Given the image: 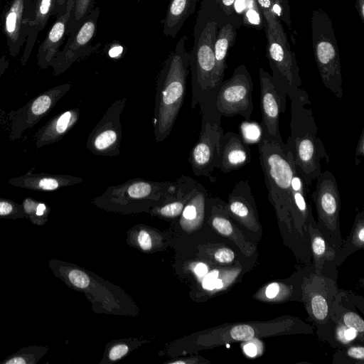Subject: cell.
<instances>
[{
  "label": "cell",
  "mask_w": 364,
  "mask_h": 364,
  "mask_svg": "<svg viewBox=\"0 0 364 364\" xmlns=\"http://www.w3.org/2000/svg\"><path fill=\"white\" fill-rule=\"evenodd\" d=\"M218 26L216 21L198 13L194 26V42L189 63L196 83L203 91L212 90L215 67L214 44Z\"/></svg>",
  "instance_id": "cell-4"
},
{
  "label": "cell",
  "mask_w": 364,
  "mask_h": 364,
  "mask_svg": "<svg viewBox=\"0 0 364 364\" xmlns=\"http://www.w3.org/2000/svg\"><path fill=\"white\" fill-rule=\"evenodd\" d=\"M343 321L345 324L349 327L354 328L355 331L363 332L364 330L363 320L354 313L349 312L344 315Z\"/></svg>",
  "instance_id": "cell-29"
},
{
  "label": "cell",
  "mask_w": 364,
  "mask_h": 364,
  "mask_svg": "<svg viewBox=\"0 0 364 364\" xmlns=\"http://www.w3.org/2000/svg\"><path fill=\"white\" fill-rule=\"evenodd\" d=\"M347 353L350 357L355 358L356 359L362 360L364 358L363 347H352L348 350Z\"/></svg>",
  "instance_id": "cell-37"
},
{
  "label": "cell",
  "mask_w": 364,
  "mask_h": 364,
  "mask_svg": "<svg viewBox=\"0 0 364 364\" xmlns=\"http://www.w3.org/2000/svg\"><path fill=\"white\" fill-rule=\"evenodd\" d=\"M279 291V286L277 283L269 284L266 289V296L268 298H274L277 296Z\"/></svg>",
  "instance_id": "cell-38"
},
{
  "label": "cell",
  "mask_w": 364,
  "mask_h": 364,
  "mask_svg": "<svg viewBox=\"0 0 364 364\" xmlns=\"http://www.w3.org/2000/svg\"><path fill=\"white\" fill-rule=\"evenodd\" d=\"M186 40V35L180 38L159 73L154 122L157 142L164 141L170 134L183 102L190 66Z\"/></svg>",
  "instance_id": "cell-2"
},
{
  "label": "cell",
  "mask_w": 364,
  "mask_h": 364,
  "mask_svg": "<svg viewBox=\"0 0 364 364\" xmlns=\"http://www.w3.org/2000/svg\"><path fill=\"white\" fill-rule=\"evenodd\" d=\"M236 37L233 25L226 23L222 26L216 36L214 44L215 67L212 79V89L218 91L223 82L226 68V58L229 48L232 46Z\"/></svg>",
  "instance_id": "cell-17"
},
{
  "label": "cell",
  "mask_w": 364,
  "mask_h": 364,
  "mask_svg": "<svg viewBox=\"0 0 364 364\" xmlns=\"http://www.w3.org/2000/svg\"><path fill=\"white\" fill-rule=\"evenodd\" d=\"M183 209V203L178 200L164 205L159 211L163 216L173 218L178 215Z\"/></svg>",
  "instance_id": "cell-27"
},
{
  "label": "cell",
  "mask_w": 364,
  "mask_h": 364,
  "mask_svg": "<svg viewBox=\"0 0 364 364\" xmlns=\"http://www.w3.org/2000/svg\"><path fill=\"white\" fill-rule=\"evenodd\" d=\"M344 336L347 340H352L356 336V331L354 328H349L345 331Z\"/></svg>",
  "instance_id": "cell-43"
},
{
  "label": "cell",
  "mask_w": 364,
  "mask_h": 364,
  "mask_svg": "<svg viewBox=\"0 0 364 364\" xmlns=\"http://www.w3.org/2000/svg\"><path fill=\"white\" fill-rule=\"evenodd\" d=\"M136 2L139 3V2H142V1H144L145 0H135Z\"/></svg>",
  "instance_id": "cell-48"
},
{
  "label": "cell",
  "mask_w": 364,
  "mask_h": 364,
  "mask_svg": "<svg viewBox=\"0 0 364 364\" xmlns=\"http://www.w3.org/2000/svg\"><path fill=\"white\" fill-rule=\"evenodd\" d=\"M364 156V129L362 130L355 152V164L359 166L361 160L360 158Z\"/></svg>",
  "instance_id": "cell-33"
},
{
  "label": "cell",
  "mask_w": 364,
  "mask_h": 364,
  "mask_svg": "<svg viewBox=\"0 0 364 364\" xmlns=\"http://www.w3.org/2000/svg\"><path fill=\"white\" fill-rule=\"evenodd\" d=\"M212 224L223 235H229L232 232L233 229L230 222L224 217L215 216L213 218Z\"/></svg>",
  "instance_id": "cell-28"
},
{
  "label": "cell",
  "mask_w": 364,
  "mask_h": 364,
  "mask_svg": "<svg viewBox=\"0 0 364 364\" xmlns=\"http://www.w3.org/2000/svg\"><path fill=\"white\" fill-rule=\"evenodd\" d=\"M215 289H220L223 287V282L221 279H216L215 280Z\"/></svg>",
  "instance_id": "cell-45"
},
{
  "label": "cell",
  "mask_w": 364,
  "mask_h": 364,
  "mask_svg": "<svg viewBox=\"0 0 364 364\" xmlns=\"http://www.w3.org/2000/svg\"><path fill=\"white\" fill-rule=\"evenodd\" d=\"M253 82L247 67L236 68L232 76L220 84L215 98V107L221 116L241 115L249 119L253 111Z\"/></svg>",
  "instance_id": "cell-5"
},
{
  "label": "cell",
  "mask_w": 364,
  "mask_h": 364,
  "mask_svg": "<svg viewBox=\"0 0 364 364\" xmlns=\"http://www.w3.org/2000/svg\"><path fill=\"white\" fill-rule=\"evenodd\" d=\"M251 159L249 145L243 141L239 134L224 133L218 168L221 172L228 173L240 169L250 163Z\"/></svg>",
  "instance_id": "cell-14"
},
{
  "label": "cell",
  "mask_w": 364,
  "mask_h": 364,
  "mask_svg": "<svg viewBox=\"0 0 364 364\" xmlns=\"http://www.w3.org/2000/svg\"><path fill=\"white\" fill-rule=\"evenodd\" d=\"M255 336L254 329L248 325H237L230 330V336L236 341H247Z\"/></svg>",
  "instance_id": "cell-24"
},
{
  "label": "cell",
  "mask_w": 364,
  "mask_h": 364,
  "mask_svg": "<svg viewBox=\"0 0 364 364\" xmlns=\"http://www.w3.org/2000/svg\"><path fill=\"white\" fill-rule=\"evenodd\" d=\"M9 60L5 55L0 57V78L9 66Z\"/></svg>",
  "instance_id": "cell-39"
},
{
  "label": "cell",
  "mask_w": 364,
  "mask_h": 364,
  "mask_svg": "<svg viewBox=\"0 0 364 364\" xmlns=\"http://www.w3.org/2000/svg\"><path fill=\"white\" fill-rule=\"evenodd\" d=\"M358 237L361 241L364 240V228H362L359 232Z\"/></svg>",
  "instance_id": "cell-46"
},
{
  "label": "cell",
  "mask_w": 364,
  "mask_h": 364,
  "mask_svg": "<svg viewBox=\"0 0 364 364\" xmlns=\"http://www.w3.org/2000/svg\"><path fill=\"white\" fill-rule=\"evenodd\" d=\"M95 0H74V6L68 22L67 35L73 34L95 8Z\"/></svg>",
  "instance_id": "cell-20"
},
{
  "label": "cell",
  "mask_w": 364,
  "mask_h": 364,
  "mask_svg": "<svg viewBox=\"0 0 364 364\" xmlns=\"http://www.w3.org/2000/svg\"><path fill=\"white\" fill-rule=\"evenodd\" d=\"M70 282L76 287L85 289L90 284L89 277L82 271L79 269H73L68 273Z\"/></svg>",
  "instance_id": "cell-26"
},
{
  "label": "cell",
  "mask_w": 364,
  "mask_h": 364,
  "mask_svg": "<svg viewBox=\"0 0 364 364\" xmlns=\"http://www.w3.org/2000/svg\"><path fill=\"white\" fill-rule=\"evenodd\" d=\"M311 38L314 55L322 82L338 99H341L343 80L337 41L331 20L321 9L312 14Z\"/></svg>",
  "instance_id": "cell-3"
},
{
  "label": "cell",
  "mask_w": 364,
  "mask_h": 364,
  "mask_svg": "<svg viewBox=\"0 0 364 364\" xmlns=\"http://www.w3.org/2000/svg\"><path fill=\"white\" fill-rule=\"evenodd\" d=\"M25 216L33 223H41L47 219L50 208L47 204L38 201L31 197L26 198L21 203Z\"/></svg>",
  "instance_id": "cell-21"
},
{
  "label": "cell",
  "mask_w": 364,
  "mask_h": 364,
  "mask_svg": "<svg viewBox=\"0 0 364 364\" xmlns=\"http://www.w3.org/2000/svg\"><path fill=\"white\" fill-rule=\"evenodd\" d=\"M355 8L360 19L364 22V0H355Z\"/></svg>",
  "instance_id": "cell-41"
},
{
  "label": "cell",
  "mask_w": 364,
  "mask_h": 364,
  "mask_svg": "<svg viewBox=\"0 0 364 364\" xmlns=\"http://www.w3.org/2000/svg\"><path fill=\"white\" fill-rule=\"evenodd\" d=\"M83 178L65 174L33 173L9 179L8 183L15 187L37 191H54L59 188L79 184Z\"/></svg>",
  "instance_id": "cell-13"
},
{
  "label": "cell",
  "mask_w": 364,
  "mask_h": 364,
  "mask_svg": "<svg viewBox=\"0 0 364 364\" xmlns=\"http://www.w3.org/2000/svg\"><path fill=\"white\" fill-rule=\"evenodd\" d=\"M183 216L188 220H193L197 216V209L195 205L190 204L183 210Z\"/></svg>",
  "instance_id": "cell-36"
},
{
  "label": "cell",
  "mask_w": 364,
  "mask_h": 364,
  "mask_svg": "<svg viewBox=\"0 0 364 364\" xmlns=\"http://www.w3.org/2000/svg\"><path fill=\"white\" fill-rule=\"evenodd\" d=\"M234 252L228 248H222L217 250L215 253V259L221 263H228L233 260Z\"/></svg>",
  "instance_id": "cell-30"
},
{
  "label": "cell",
  "mask_w": 364,
  "mask_h": 364,
  "mask_svg": "<svg viewBox=\"0 0 364 364\" xmlns=\"http://www.w3.org/2000/svg\"><path fill=\"white\" fill-rule=\"evenodd\" d=\"M34 10V0H11L3 16V31L11 57H16L25 45Z\"/></svg>",
  "instance_id": "cell-11"
},
{
  "label": "cell",
  "mask_w": 364,
  "mask_h": 364,
  "mask_svg": "<svg viewBox=\"0 0 364 364\" xmlns=\"http://www.w3.org/2000/svg\"><path fill=\"white\" fill-rule=\"evenodd\" d=\"M80 110L73 108L65 110L51 118L35 134L37 148L52 144L63 139L77 123Z\"/></svg>",
  "instance_id": "cell-15"
},
{
  "label": "cell",
  "mask_w": 364,
  "mask_h": 364,
  "mask_svg": "<svg viewBox=\"0 0 364 364\" xmlns=\"http://www.w3.org/2000/svg\"><path fill=\"white\" fill-rule=\"evenodd\" d=\"M291 100L290 134L284 143L283 151L290 152L297 173L306 186L321 174V160L330 162L325 146L318 136V127L314 120L308 93L301 88L289 97Z\"/></svg>",
  "instance_id": "cell-1"
},
{
  "label": "cell",
  "mask_w": 364,
  "mask_h": 364,
  "mask_svg": "<svg viewBox=\"0 0 364 364\" xmlns=\"http://www.w3.org/2000/svg\"><path fill=\"white\" fill-rule=\"evenodd\" d=\"M127 102V97L116 100L90 132L86 146L92 154L103 156L119 154L122 138L120 116Z\"/></svg>",
  "instance_id": "cell-7"
},
{
  "label": "cell",
  "mask_w": 364,
  "mask_h": 364,
  "mask_svg": "<svg viewBox=\"0 0 364 364\" xmlns=\"http://www.w3.org/2000/svg\"><path fill=\"white\" fill-rule=\"evenodd\" d=\"M223 134L220 122L204 124L199 139L190 152L189 161L195 175L207 176L214 181L211 174L219 168Z\"/></svg>",
  "instance_id": "cell-9"
},
{
  "label": "cell",
  "mask_w": 364,
  "mask_h": 364,
  "mask_svg": "<svg viewBox=\"0 0 364 364\" xmlns=\"http://www.w3.org/2000/svg\"><path fill=\"white\" fill-rule=\"evenodd\" d=\"M129 348L125 344H119L114 346L109 353V358L111 360H116L121 358L128 352Z\"/></svg>",
  "instance_id": "cell-32"
},
{
  "label": "cell",
  "mask_w": 364,
  "mask_h": 364,
  "mask_svg": "<svg viewBox=\"0 0 364 364\" xmlns=\"http://www.w3.org/2000/svg\"><path fill=\"white\" fill-rule=\"evenodd\" d=\"M100 7L95 6L87 16L78 29L70 36L63 50H59L50 63L55 76L65 72L76 60L92 52L90 43L95 36Z\"/></svg>",
  "instance_id": "cell-8"
},
{
  "label": "cell",
  "mask_w": 364,
  "mask_h": 364,
  "mask_svg": "<svg viewBox=\"0 0 364 364\" xmlns=\"http://www.w3.org/2000/svg\"><path fill=\"white\" fill-rule=\"evenodd\" d=\"M200 0H170L163 23L164 36L175 38L186 21L195 12Z\"/></svg>",
  "instance_id": "cell-18"
},
{
  "label": "cell",
  "mask_w": 364,
  "mask_h": 364,
  "mask_svg": "<svg viewBox=\"0 0 364 364\" xmlns=\"http://www.w3.org/2000/svg\"><path fill=\"white\" fill-rule=\"evenodd\" d=\"M56 0H34V10L23 52L21 65H25L33 51L38 34L44 29L49 18L55 12Z\"/></svg>",
  "instance_id": "cell-16"
},
{
  "label": "cell",
  "mask_w": 364,
  "mask_h": 364,
  "mask_svg": "<svg viewBox=\"0 0 364 364\" xmlns=\"http://www.w3.org/2000/svg\"><path fill=\"white\" fill-rule=\"evenodd\" d=\"M70 88V83L50 87L17 110L11 111L9 139L11 141L19 139L26 130L31 129L46 117Z\"/></svg>",
  "instance_id": "cell-6"
},
{
  "label": "cell",
  "mask_w": 364,
  "mask_h": 364,
  "mask_svg": "<svg viewBox=\"0 0 364 364\" xmlns=\"http://www.w3.org/2000/svg\"><path fill=\"white\" fill-rule=\"evenodd\" d=\"M236 0H214V6H218L225 16H230L234 11Z\"/></svg>",
  "instance_id": "cell-31"
},
{
  "label": "cell",
  "mask_w": 364,
  "mask_h": 364,
  "mask_svg": "<svg viewBox=\"0 0 364 364\" xmlns=\"http://www.w3.org/2000/svg\"><path fill=\"white\" fill-rule=\"evenodd\" d=\"M138 242L144 250H149L151 247V238L149 233L145 230H141L138 235Z\"/></svg>",
  "instance_id": "cell-34"
},
{
  "label": "cell",
  "mask_w": 364,
  "mask_h": 364,
  "mask_svg": "<svg viewBox=\"0 0 364 364\" xmlns=\"http://www.w3.org/2000/svg\"><path fill=\"white\" fill-rule=\"evenodd\" d=\"M259 78L262 138L278 144L283 149L284 142L279 131V117L282 112L279 94L272 75L262 68H259Z\"/></svg>",
  "instance_id": "cell-10"
},
{
  "label": "cell",
  "mask_w": 364,
  "mask_h": 364,
  "mask_svg": "<svg viewBox=\"0 0 364 364\" xmlns=\"http://www.w3.org/2000/svg\"><path fill=\"white\" fill-rule=\"evenodd\" d=\"M267 23V43L289 45L287 36L279 22L272 0H257Z\"/></svg>",
  "instance_id": "cell-19"
},
{
  "label": "cell",
  "mask_w": 364,
  "mask_h": 364,
  "mask_svg": "<svg viewBox=\"0 0 364 364\" xmlns=\"http://www.w3.org/2000/svg\"><path fill=\"white\" fill-rule=\"evenodd\" d=\"M24 217L26 216L21 204L7 198H0V218L16 219Z\"/></svg>",
  "instance_id": "cell-23"
},
{
  "label": "cell",
  "mask_w": 364,
  "mask_h": 364,
  "mask_svg": "<svg viewBox=\"0 0 364 364\" xmlns=\"http://www.w3.org/2000/svg\"><path fill=\"white\" fill-rule=\"evenodd\" d=\"M311 308L314 316L320 320L324 319L328 314V305L326 299L321 295H316L311 299Z\"/></svg>",
  "instance_id": "cell-25"
},
{
  "label": "cell",
  "mask_w": 364,
  "mask_h": 364,
  "mask_svg": "<svg viewBox=\"0 0 364 364\" xmlns=\"http://www.w3.org/2000/svg\"><path fill=\"white\" fill-rule=\"evenodd\" d=\"M312 248L314 252L316 255H321L323 254L326 250V244L324 240L320 237H316L313 241Z\"/></svg>",
  "instance_id": "cell-35"
},
{
  "label": "cell",
  "mask_w": 364,
  "mask_h": 364,
  "mask_svg": "<svg viewBox=\"0 0 364 364\" xmlns=\"http://www.w3.org/2000/svg\"><path fill=\"white\" fill-rule=\"evenodd\" d=\"M73 6L74 0H68L65 9L58 14L44 41L39 46L37 63L41 69L50 67L52 60L59 51V48L67 35L68 25Z\"/></svg>",
  "instance_id": "cell-12"
},
{
  "label": "cell",
  "mask_w": 364,
  "mask_h": 364,
  "mask_svg": "<svg viewBox=\"0 0 364 364\" xmlns=\"http://www.w3.org/2000/svg\"><path fill=\"white\" fill-rule=\"evenodd\" d=\"M240 136L247 144L259 143L262 139V130L257 122L243 121L240 127Z\"/></svg>",
  "instance_id": "cell-22"
},
{
  "label": "cell",
  "mask_w": 364,
  "mask_h": 364,
  "mask_svg": "<svg viewBox=\"0 0 364 364\" xmlns=\"http://www.w3.org/2000/svg\"><path fill=\"white\" fill-rule=\"evenodd\" d=\"M185 362L184 361H175L173 362V363H184Z\"/></svg>",
  "instance_id": "cell-47"
},
{
  "label": "cell",
  "mask_w": 364,
  "mask_h": 364,
  "mask_svg": "<svg viewBox=\"0 0 364 364\" xmlns=\"http://www.w3.org/2000/svg\"><path fill=\"white\" fill-rule=\"evenodd\" d=\"M244 350L247 355L253 357L257 354L256 346L252 343L246 344L244 347Z\"/></svg>",
  "instance_id": "cell-40"
},
{
  "label": "cell",
  "mask_w": 364,
  "mask_h": 364,
  "mask_svg": "<svg viewBox=\"0 0 364 364\" xmlns=\"http://www.w3.org/2000/svg\"><path fill=\"white\" fill-rule=\"evenodd\" d=\"M195 272L198 276H204L208 273V267L203 263H199L195 268Z\"/></svg>",
  "instance_id": "cell-42"
},
{
  "label": "cell",
  "mask_w": 364,
  "mask_h": 364,
  "mask_svg": "<svg viewBox=\"0 0 364 364\" xmlns=\"http://www.w3.org/2000/svg\"><path fill=\"white\" fill-rule=\"evenodd\" d=\"M218 276V271L213 270L210 273L207 274L204 279L214 280V279H217Z\"/></svg>",
  "instance_id": "cell-44"
}]
</instances>
